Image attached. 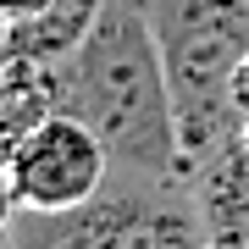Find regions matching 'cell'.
<instances>
[{
	"mask_svg": "<svg viewBox=\"0 0 249 249\" xmlns=\"http://www.w3.org/2000/svg\"><path fill=\"white\" fill-rule=\"evenodd\" d=\"M111 150L83 116L55 111L6 144V211H72L111 183Z\"/></svg>",
	"mask_w": 249,
	"mask_h": 249,
	"instance_id": "obj_4",
	"label": "cell"
},
{
	"mask_svg": "<svg viewBox=\"0 0 249 249\" xmlns=\"http://www.w3.org/2000/svg\"><path fill=\"white\" fill-rule=\"evenodd\" d=\"M45 6H55V0H0L6 22H17V17H34V11H45Z\"/></svg>",
	"mask_w": 249,
	"mask_h": 249,
	"instance_id": "obj_8",
	"label": "cell"
},
{
	"mask_svg": "<svg viewBox=\"0 0 249 249\" xmlns=\"http://www.w3.org/2000/svg\"><path fill=\"white\" fill-rule=\"evenodd\" d=\"M244 144H249V116H244Z\"/></svg>",
	"mask_w": 249,
	"mask_h": 249,
	"instance_id": "obj_10",
	"label": "cell"
},
{
	"mask_svg": "<svg viewBox=\"0 0 249 249\" xmlns=\"http://www.w3.org/2000/svg\"><path fill=\"white\" fill-rule=\"evenodd\" d=\"M6 249H211L194 178L111 172L72 211H6Z\"/></svg>",
	"mask_w": 249,
	"mask_h": 249,
	"instance_id": "obj_3",
	"label": "cell"
},
{
	"mask_svg": "<svg viewBox=\"0 0 249 249\" xmlns=\"http://www.w3.org/2000/svg\"><path fill=\"white\" fill-rule=\"evenodd\" d=\"M67 111L100 133L116 172L139 178H183L188 155L178 133L166 61L144 0H106L78 55L61 61Z\"/></svg>",
	"mask_w": 249,
	"mask_h": 249,
	"instance_id": "obj_1",
	"label": "cell"
},
{
	"mask_svg": "<svg viewBox=\"0 0 249 249\" xmlns=\"http://www.w3.org/2000/svg\"><path fill=\"white\" fill-rule=\"evenodd\" d=\"M100 6L106 0H55L34 17L6 22V55H22V61H67V55H78Z\"/></svg>",
	"mask_w": 249,
	"mask_h": 249,
	"instance_id": "obj_6",
	"label": "cell"
},
{
	"mask_svg": "<svg viewBox=\"0 0 249 249\" xmlns=\"http://www.w3.org/2000/svg\"><path fill=\"white\" fill-rule=\"evenodd\" d=\"M238 249H249V244H238Z\"/></svg>",
	"mask_w": 249,
	"mask_h": 249,
	"instance_id": "obj_11",
	"label": "cell"
},
{
	"mask_svg": "<svg viewBox=\"0 0 249 249\" xmlns=\"http://www.w3.org/2000/svg\"><path fill=\"white\" fill-rule=\"evenodd\" d=\"M67 111V89H61V61H22L6 55V83H0V116H6V144H17L28 127H39L45 116Z\"/></svg>",
	"mask_w": 249,
	"mask_h": 249,
	"instance_id": "obj_7",
	"label": "cell"
},
{
	"mask_svg": "<svg viewBox=\"0 0 249 249\" xmlns=\"http://www.w3.org/2000/svg\"><path fill=\"white\" fill-rule=\"evenodd\" d=\"M188 178H194V199H199V222H205L211 249L249 244V144L244 133L227 139L222 150H211L205 160H194Z\"/></svg>",
	"mask_w": 249,
	"mask_h": 249,
	"instance_id": "obj_5",
	"label": "cell"
},
{
	"mask_svg": "<svg viewBox=\"0 0 249 249\" xmlns=\"http://www.w3.org/2000/svg\"><path fill=\"white\" fill-rule=\"evenodd\" d=\"M238 106H244V116H249V55H244V67H238Z\"/></svg>",
	"mask_w": 249,
	"mask_h": 249,
	"instance_id": "obj_9",
	"label": "cell"
},
{
	"mask_svg": "<svg viewBox=\"0 0 249 249\" xmlns=\"http://www.w3.org/2000/svg\"><path fill=\"white\" fill-rule=\"evenodd\" d=\"M166 61L188 166L244 133L238 67L249 55V0H144Z\"/></svg>",
	"mask_w": 249,
	"mask_h": 249,
	"instance_id": "obj_2",
	"label": "cell"
}]
</instances>
